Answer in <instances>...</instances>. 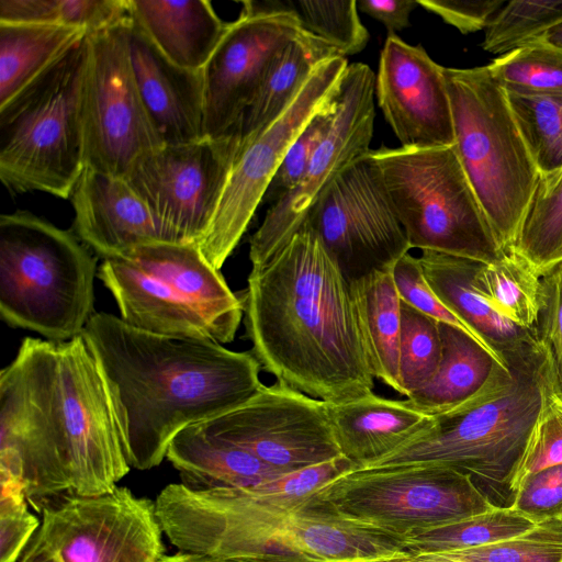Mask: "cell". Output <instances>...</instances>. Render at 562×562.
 <instances>
[{
  "label": "cell",
  "instance_id": "cell-1",
  "mask_svg": "<svg viewBox=\"0 0 562 562\" xmlns=\"http://www.w3.org/2000/svg\"><path fill=\"white\" fill-rule=\"evenodd\" d=\"M131 470L112 402L82 335L25 337L0 373V477L37 512L63 495L113 491Z\"/></svg>",
  "mask_w": 562,
  "mask_h": 562
},
{
  "label": "cell",
  "instance_id": "cell-2",
  "mask_svg": "<svg viewBox=\"0 0 562 562\" xmlns=\"http://www.w3.org/2000/svg\"><path fill=\"white\" fill-rule=\"evenodd\" d=\"M239 297L251 353L277 381L334 404L373 393L350 282L305 222Z\"/></svg>",
  "mask_w": 562,
  "mask_h": 562
},
{
  "label": "cell",
  "instance_id": "cell-3",
  "mask_svg": "<svg viewBox=\"0 0 562 562\" xmlns=\"http://www.w3.org/2000/svg\"><path fill=\"white\" fill-rule=\"evenodd\" d=\"M109 392L128 465L158 467L184 428L223 415L263 385L251 352L139 330L95 312L81 333Z\"/></svg>",
  "mask_w": 562,
  "mask_h": 562
},
{
  "label": "cell",
  "instance_id": "cell-4",
  "mask_svg": "<svg viewBox=\"0 0 562 562\" xmlns=\"http://www.w3.org/2000/svg\"><path fill=\"white\" fill-rule=\"evenodd\" d=\"M406 539L308 504L262 512L228 488H187L173 521L179 551L239 562H364L402 553Z\"/></svg>",
  "mask_w": 562,
  "mask_h": 562
},
{
  "label": "cell",
  "instance_id": "cell-5",
  "mask_svg": "<svg viewBox=\"0 0 562 562\" xmlns=\"http://www.w3.org/2000/svg\"><path fill=\"white\" fill-rule=\"evenodd\" d=\"M507 364L513 378L494 397L434 415L413 441L359 469L445 465L470 474L475 483L507 486L546 397L559 389L551 355L540 340Z\"/></svg>",
  "mask_w": 562,
  "mask_h": 562
},
{
  "label": "cell",
  "instance_id": "cell-6",
  "mask_svg": "<svg viewBox=\"0 0 562 562\" xmlns=\"http://www.w3.org/2000/svg\"><path fill=\"white\" fill-rule=\"evenodd\" d=\"M97 259L70 231L29 211L0 216V314L48 340L81 335L94 312Z\"/></svg>",
  "mask_w": 562,
  "mask_h": 562
},
{
  "label": "cell",
  "instance_id": "cell-7",
  "mask_svg": "<svg viewBox=\"0 0 562 562\" xmlns=\"http://www.w3.org/2000/svg\"><path fill=\"white\" fill-rule=\"evenodd\" d=\"M454 147L505 254L513 252L536 194L540 173L504 88L487 65L443 69Z\"/></svg>",
  "mask_w": 562,
  "mask_h": 562
},
{
  "label": "cell",
  "instance_id": "cell-8",
  "mask_svg": "<svg viewBox=\"0 0 562 562\" xmlns=\"http://www.w3.org/2000/svg\"><path fill=\"white\" fill-rule=\"evenodd\" d=\"M86 37L0 106V179L11 192L41 191L70 199L86 167L81 108Z\"/></svg>",
  "mask_w": 562,
  "mask_h": 562
},
{
  "label": "cell",
  "instance_id": "cell-9",
  "mask_svg": "<svg viewBox=\"0 0 562 562\" xmlns=\"http://www.w3.org/2000/svg\"><path fill=\"white\" fill-rule=\"evenodd\" d=\"M409 248L490 263L505 255L450 147L372 150Z\"/></svg>",
  "mask_w": 562,
  "mask_h": 562
},
{
  "label": "cell",
  "instance_id": "cell-10",
  "mask_svg": "<svg viewBox=\"0 0 562 562\" xmlns=\"http://www.w3.org/2000/svg\"><path fill=\"white\" fill-rule=\"evenodd\" d=\"M304 504L402 537L498 506L470 474L434 464L353 469L318 487Z\"/></svg>",
  "mask_w": 562,
  "mask_h": 562
},
{
  "label": "cell",
  "instance_id": "cell-11",
  "mask_svg": "<svg viewBox=\"0 0 562 562\" xmlns=\"http://www.w3.org/2000/svg\"><path fill=\"white\" fill-rule=\"evenodd\" d=\"M37 512L41 525L19 562H159L165 555L155 502L127 487L63 495Z\"/></svg>",
  "mask_w": 562,
  "mask_h": 562
},
{
  "label": "cell",
  "instance_id": "cell-12",
  "mask_svg": "<svg viewBox=\"0 0 562 562\" xmlns=\"http://www.w3.org/2000/svg\"><path fill=\"white\" fill-rule=\"evenodd\" d=\"M126 21L87 34L81 101L86 167L121 178L164 145L134 80Z\"/></svg>",
  "mask_w": 562,
  "mask_h": 562
},
{
  "label": "cell",
  "instance_id": "cell-13",
  "mask_svg": "<svg viewBox=\"0 0 562 562\" xmlns=\"http://www.w3.org/2000/svg\"><path fill=\"white\" fill-rule=\"evenodd\" d=\"M348 66L341 55L324 61L282 115L239 147L198 247L215 269L221 270L238 245L296 136L312 117L335 102Z\"/></svg>",
  "mask_w": 562,
  "mask_h": 562
},
{
  "label": "cell",
  "instance_id": "cell-14",
  "mask_svg": "<svg viewBox=\"0 0 562 562\" xmlns=\"http://www.w3.org/2000/svg\"><path fill=\"white\" fill-rule=\"evenodd\" d=\"M304 222L349 282L392 269L411 249L372 150L325 187Z\"/></svg>",
  "mask_w": 562,
  "mask_h": 562
},
{
  "label": "cell",
  "instance_id": "cell-15",
  "mask_svg": "<svg viewBox=\"0 0 562 562\" xmlns=\"http://www.w3.org/2000/svg\"><path fill=\"white\" fill-rule=\"evenodd\" d=\"M238 150L236 136L164 144L140 156L124 179L159 222L165 241L199 247Z\"/></svg>",
  "mask_w": 562,
  "mask_h": 562
},
{
  "label": "cell",
  "instance_id": "cell-16",
  "mask_svg": "<svg viewBox=\"0 0 562 562\" xmlns=\"http://www.w3.org/2000/svg\"><path fill=\"white\" fill-rule=\"evenodd\" d=\"M375 75L362 63L350 64L337 95L331 128L315 150L300 182L267 211L250 237L252 270L260 269L292 238L319 193L347 166L368 154L375 119Z\"/></svg>",
  "mask_w": 562,
  "mask_h": 562
},
{
  "label": "cell",
  "instance_id": "cell-17",
  "mask_svg": "<svg viewBox=\"0 0 562 562\" xmlns=\"http://www.w3.org/2000/svg\"><path fill=\"white\" fill-rule=\"evenodd\" d=\"M228 441L283 472L341 457L328 403L277 381L238 407L202 423Z\"/></svg>",
  "mask_w": 562,
  "mask_h": 562
},
{
  "label": "cell",
  "instance_id": "cell-18",
  "mask_svg": "<svg viewBox=\"0 0 562 562\" xmlns=\"http://www.w3.org/2000/svg\"><path fill=\"white\" fill-rule=\"evenodd\" d=\"M302 31L296 18L285 12L240 14L227 24L202 69L204 137L236 136L271 65Z\"/></svg>",
  "mask_w": 562,
  "mask_h": 562
},
{
  "label": "cell",
  "instance_id": "cell-19",
  "mask_svg": "<svg viewBox=\"0 0 562 562\" xmlns=\"http://www.w3.org/2000/svg\"><path fill=\"white\" fill-rule=\"evenodd\" d=\"M443 69L422 45H409L395 34L387 36L375 76V97L402 147L454 145Z\"/></svg>",
  "mask_w": 562,
  "mask_h": 562
},
{
  "label": "cell",
  "instance_id": "cell-20",
  "mask_svg": "<svg viewBox=\"0 0 562 562\" xmlns=\"http://www.w3.org/2000/svg\"><path fill=\"white\" fill-rule=\"evenodd\" d=\"M70 201L75 234L102 260L165 241L159 222L124 178L85 167Z\"/></svg>",
  "mask_w": 562,
  "mask_h": 562
},
{
  "label": "cell",
  "instance_id": "cell-21",
  "mask_svg": "<svg viewBox=\"0 0 562 562\" xmlns=\"http://www.w3.org/2000/svg\"><path fill=\"white\" fill-rule=\"evenodd\" d=\"M125 32L134 80L162 144L204 138V95L201 71L170 61L131 18Z\"/></svg>",
  "mask_w": 562,
  "mask_h": 562
},
{
  "label": "cell",
  "instance_id": "cell-22",
  "mask_svg": "<svg viewBox=\"0 0 562 562\" xmlns=\"http://www.w3.org/2000/svg\"><path fill=\"white\" fill-rule=\"evenodd\" d=\"M124 258L175 286L209 323L216 342L235 339L244 315L243 302L196 246L156 241L137 247Z\"/></svg>",
  "mask_w": 562,
  "mask_h": 562
},
{
  "label": "cell",
  "instance_id": "cell-23",
  "mask_svg": "<svg viewBox=\"0 0 562 562\" xmlns=\"http://www.w3.org/2000/svg\"><path fill=\"white\" fill-rule=\"evenodd\" d=\"M441 360L434 376L406 397L407 404L430 416L480 405L512 380L503 364L467 333L439 323Z\"/></svg>",
  "mask_w": 562,
  "mask_h": 562
},
{
  "label": "cell",
  "instance_id": "cell-24",
  "mask_svg": "<svg viewBox=\"0 0 562 562\" xmlns=\"http://www.w3.org/2000/svg\"><path fill=\"white\" fill-rule=\"evenodd\" d=\"M98 277L128 325L161 336L215 341L209 323L171 284L131 260H103Z\"/></svg>",
  "mask_w": 562,
  "mask_h": 562
},
{
  "label": "cell",
  "instance_id": "cell-25",
  "mask_svg": "<svg viewBox=\"0 0 562 562\" xmlns=\"http://www.w3.org/2000/svg\"><path fill=\"white\" fill-rule=\"evenodd\" d=\"M418 258L440 301L505 364L539 341L537 331L520 328L498 314L476 286L481 262L431 250H423Z\"/></svg>",
  "mask_w": 562,
  "mask_h": 562
},
{
  "label": "cell",
  "instance_id": "cell-26",
  "mask_svg": "<svg viewBox=\"0 0 562 562\" xmlns=\"http://www.w3.org/2000/svg\"><path fill=\"white\" fill-rule=\"evenodd\" d=\"M340 453L362 468L409 443L432 423L407 402L374 393L345 403H328Z\"/></svg>",
  "mask_w": 562,
  "mask_h": 562
},
{
  "label": "cell",
  "instance_id": "cell-27",
  "mask_svg": "<svg viewBox=\"0 0 562 562\" xmlns=\"http://www.w3.org/2000/svg\"><path fill=\"white\" fill-rule=\"evenodd\" d=\"M131 14L175 65L201 71L222 40L227 23L206 0H128Z\"/></svg>",
  "mask_w": 562,
  "mask_h": 562
},
{
  "label": "cell",
  "instance_id": "cell-28",
  "mask_svg": "<svg viewBox=\"0 0 562 562\" xmlns=\"http://www.w3.org/2000/svg\"><path fill=\"white\" fill-rule=\"evenodd\" d=\"M166 459L179 472L181 483L194 490L249 488L288 473L215 437L202 423L176 435Z\"/></svg>",
  "mask_w": 562,
  "mask_h": 562
},
{
  "label": "cell",
  "instance_id": "cell-29",
  "mask_svg": "<svg viewBox=\"0 0 562 562\" xmlns=\"http://www.w3.org/2000/svg\"><path fill=\"white\" fill-rule=\"evenodd\" d=\"M338 55L329 43L302 31L273 61L246 109L236 132L239 147L280 117L319 65Z\"/></svg>",
  "mask_w": 562,
  "mask_h": 562
},
{
  "label": "cell",
  "instance_id": "cell-30",
  "mask_svg": "<svg viewBox=\"0 0 562 562\" xmlns=\"http://www.w3.org/2000/svg\"><path fill=\"white\" fill-rule=\"evenodd\" d=\"M373 376L404 395L400 381L401 299L392 269L350 282Z\"/></svg>",
  "mask_w": 562,
  "mask_h": 562
},
{
  "label": "cell",
  "instance_id": "cell-31",
  "mask_svg": "<svg viewBox=\"0 0 562 562\" xmlns=\"http://www.w3.org/2000/svg\"><path fill=\"white\" fill-rule=\"evenodd\" d=\"M87 32L64 24L0 22V106L42 76Z\"/></svg>",
  "mask_w": 562,
  "mask_h": 562
},
{
  "label": "cell",
  "instance_id": "cell-32",
  "mask_svg": "<svg viewBox=\"0 0 562 562\" xmlns=\"http://www.w3.org/2000/svg\"><path fill=\"white\" fill-rule=\"evenodd\" d=\"M241 5L245 15L291 13L303 31L329 43L345 57L360 53L369 41L355 0H247Z\"/></svg>",
  "mask_w": 562,
  "mask_h": 562
},
{
  "label": "cell",
  "instance_id": "cell-33",
  "mask_svg": "<svg viewBox=\"0 0 562 562\" xmlns=\"http://www.w3.org/2000/svg\"><path fill=\"white\" fill-rule=\"evenodd\" d=\"M476 286L495 311L520 328L537 331L541 278L514 252L480 263Z\"/></svg>",
  "mask_w": 562,
  "mask_h": 562
},
{
  "label": "cell",
  "instance_id": "cell-34",
  "mask_svg": "<svg viewBox=\"0 0 562 562\" xmlns=\"http://www.w3.org/2000/svg\"><path fill=\"white\" fill-rule=\"evenodd\" d=\"M364 562H562V521L539 524L519 536L468 549L398 553Z\"/></svg>",
  "mask_w": 562,
  "mask_h": 562
},
{
  "label": "cell",
  "instance_id": "cell-35",
  "mask_svg": "<svg viewBox=\"0 0 562 562\" xmlns=\"http://www.w3.org/2000/svg\"><path fill=\"white\" fill-rule=\"evenodd\" d=\"M513 252L540 278L562 263V170L540 177Z\"/></svg>",
  "mask_w": 562,
  "mask_h": 562
},
{
  "label": "cell",
  "instance_id": "cell-36",
  "mask_svg": "<svg viewBox=\"0 0 562 562\" xmlns=\"http://www.w3.org/2000/svg\"><path fill=\"white\" fill-rule=\"evenodd\" d=\"M533 521L507 506L408 536L403 554L468 549L509 539L531 530ZM398 554V553H397Z\"/></svg>",
  "mask_w": 562,
  "mask_h": 562
},
{
  "label": "cell",
  "instance_id": "cell-37",
  "mask_svg": "<svg viewBox=\"0 0 562 562\" xmlns=\"http://www.w3.org/2000/svg\"><path fill=\"white\" fill-rule=\"evenodd\" d=\"M506 94L540 177L561 171L562 93Z\"/></svg>",
  "mask_w": 562,
  "mask_h": 562
},
{
  "label": "cell",
  "instance_id": "cell-38",
  "mask_svg": "<svg viewBox=\"0 0 562 562\" xmlns=\"http://www.w3.org/2000/svg\"><path fill=\"white\" fill-rule=\"evenodd\" d=\"M487 67L507 93H562V48L543 38L499 55Z\"/></svg>",
  "mask_w": 562,
  "mask_h": 562
},
{
  "label": "cell",
  "instance_id": "cell-39",
  "mask_svg": "<svg viewBox=\"0 0 562 562\" xmlns=\"http://www.w3.org/2000/svg\"><path fill=\"white\" fill-rule=\"evenodd\" d=\"M562 23V0H513L488 24L483 49L503 55L542 38Z\"/></svg>",
  "mask_w": 562,
  "mask_h": 562
},
{
  "label": "cell",
  "instance_id": "cell-40",
  "mask_svg": "<svg viewBox=\"0 0 562 562\" xmlns=\"http://www.w3.org/2000/svg\"><path fill=\"white\" fill-rule=\"evenodd\" d=\"M441 352L439 322L401 302L400 381L404 396L434 376Z\"/></svg>",
  "mask_w": 562,
  "mask_h": 562
},
{
  "label": "cell",
  "instance_id": "cell-41",
  "mask_svg": "<svg viewBox=\"0 0 562 562\" xmlns=\"http://www.w3.org/2000/svg\"><path fill=\"white\" fill-rule=\"evenodd\" d=\"M559 464H562V395L554 389L546 397L509 477L510 496L527 476Z\"/></svg>",
  "mask_w": 562,
  "mask_h": 562
},
{
  "label": "cell",
  "instance_id": "cell-42",
  "mask_svg": "<svg viewBox=\"0 0 562 562\" xmlns=\"http://www.w3.org/2000/svg\"><path fill=\"white\" fill-rule=\"evenodd\" d=\"M392 276L402 302L439 323L448 324L467 333L505 364L473 330L440 301L427 282L418 257L409 252L403 255L393 266Z\"/></svg>",
  "mask_w": 562,
  "mask_h": 562
},
{
  "label": "cell",
  "instance_id": "cell-43",
  "mask_svg": "<svg viewBox=\"0 0 562 562\" xmlns=\"http://www.w3.org/2000/svg\"><path fill=\"white\" fill-rule=\"evenodd\" d=\"M336 110L337 98L331 105L317 113L304 126L288 149L267 190L265 199L276 202L296 187L315 150L331 128Z\"/></svg>",
  "mask_w": 562,
  "mask_h": 562
},
{
  "label": "cell",
  "instance_id": "cell-44",
  "mask_svg": "<svg viewBox=\"0 0 562 562\" xmlns=\"http://www.w3.org/2000/svg\"><path fill=\"white\" fill-rule=\"evenodd\" d=\"M0 562H19L41 521L29 512L22 482L0 477Z\"/></svg>",
  "mask_w": 562,
  "mask_h": 562
},
{
  "label": "cell",
  "instance_id": "cell-45",
  "mask_svg": "<svg viewBox=\"0 0 562 562\" xmlns=\"http://www.w3.org/2000/svg\"><path fill=\"white\" fill-rule=\"evenodd\" d=\"M508 506L536 525L562 521V464L524 479Z\"/></svg>",
  "mask_w": 562,
  "mask_h": 562
},
{
  "label": "cell",
  "instance_id": "cell-46",
  "mask_svg": "<svg viewBox=\"0 0 562 562\" xmlns=\"http://www.w3.org/2000/svg\"><path fill=\"white\" fill-rule=\"evenodd\" d=\"M538 339L549 350L562 395V263L541 277Z\"/></svg>",
  "mask_w": 562,
  "mask_h": 562
},
{
  "label": "cell",
  "instance_id": "cell-47",
  "mask_svg": "<svg viewBox=\"0 0 562 562\" xmlns=\"http://www.w3.org/2000/svg\"><path fill=\"white\" fill-rule=\"evenodd\" d=\"M418 5L437 14L461 33L487 29L494 15L505 4L502 0H417Z\"/></svg>",
  "mask_w": 562,
  "mask_h": 562
},
{
  "label": "cell",
  "instance_id": "cell-48",
  "mask_svg": "<svg viewBox=\"0 0 562 562\" xmlns=\"http://www.w3.org/2000/svg\"><path fill=\"white\" fill-rule=\"evenodd\" d=\"M0 22L59 24L58 0H0Z\"/></svg>",
  "mask_w": 562,
  "mask_h": 562
},
{
  "label": "cell",
  "instance_id": "cell-49",
  "mask_svg": "<svg viewBox=\"0 0 562 562\" xmlns=\"http://www.w3.org/2000/svg\"><path fill=\"white\" fill-rule=\"evenodd\" d=\"M417 0H358V10L381 22L390 34L411 26L409 18Z\"/></svg>",
  "mask_w": 562,
  "mask_h": 562
},
{
  "label": "cell",
  "instance_id": "cell-50",
  "mask_svg": "<svg viewBox=\"0 0 562 562\" xmlns=\"http://www.w3.org/2000/svg\"><path fill=\"white\" fill-rule=\"evenodd\" d=\"M159 562H239L235 560L217 559L194 553L178 551L173 554H165Z\"/></svg>",
  "mask_w": 562,
  "mask_h": 562
},
{
  "label": "cell",
  "instance_id": "cell-51",
  "mask_svg": "<svg viewBox=\"0 0 562 562\" xmlns=\"http://www.w3.org/2000/svg\"><path fill=\"white\" fill-rule=\"evenodd\" d=\"M542 38L562 48V23L551 29Z\"/></svg>",
  "mask_w": 562,
  "mask_h": 562
}]
</instances>
